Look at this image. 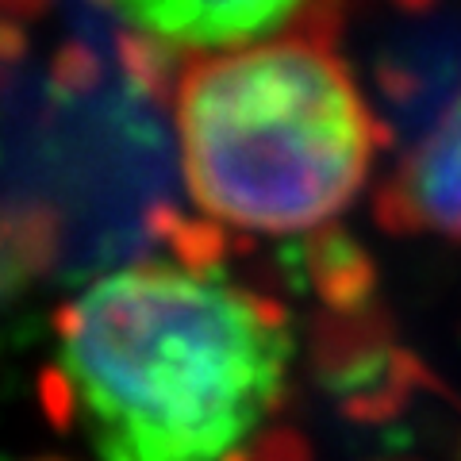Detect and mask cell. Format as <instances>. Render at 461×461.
I'll use <instances>...</instances> for the list:
<instances>
[{
  "label": "cell",
  "instance_id": "6da1fadb",
  "mask_svg": "<svg viewBox=\"0 0 461 461\" xmlns=\"http://www.w3.org/2000/svg\"><path fill=\"white\" fill-rule=\"evenodd\" d=\"M288 312L223 262L154 258L81 285L50 320L42 408L100 461H288Z\"/></svg>",
  "mask_w": 461,
  "mask_h": 461
},
{
  "label": "cell",
  "instance_id": "7a4b0ae2",
  "mask_svg": "<svg viewBox=\"0 0 461 461\" xmlns=\"http://www.w3.org/2000/svg\"><path fill=\"white\" fill-rule=\"evenodd\" d=\"M162 54L58 42L35 62L0 20V230L39 281H96L154 262H223L227 235L181 208Z\"/></svg>",
  "mask_w": 461,
  "mask_h": 461
},
{
  "label": "cell",
  "instance_id": "3957f363",
  "mask_svg": "<svg viewBox=\"0 0 461 461\" xmlns=\"http://www.w3.org/2000/svg\"><path fill=\"white\" fill-rule=\"evenodd\" d=\"M381 142L327 32L204 58L177 85L181 181L227 239L327 227L366 189Z\"/></svg>",
  "mask_w": 461,
  "mask_h": 461
},
{
  "label": "cell",
  "instance_id": "277c9868",
  "mask_svg": "<svg viewBox=\"0 0 461 461\" xmlns=\"http://www.w3.org/2000/svg\"><path fill=\"white\" fill-rule=\"evenodd\" d=\"M393 12L362 32V81L388 147L411 150L461 96V8L388 0Z\"/></svg>",
  "mask_w": 461,
  "mask_h": 461
},
{
  "label": "cell",
  "instance_id": "5b68a950",
  "mask_svg": "<svg viewBox=\"0 0 461 461\" xmlns=\"http://www.w3.org/2000/svg\"><path fill=\"white\" fill-rule=\"evenodd\" d=\"M377 212L388 230L461 242V96L411 150L400 154Z\"/></svg>",
  "mask_w": 461,
  "mask_h": 461
},
{
  "label": "cell",
  "instance_id": "8992f818",
  "mask_svg": "<svg viewBox=\"0 0 461 461\" xmlns=\"http://www.w3.org/2000/svg\"><path fill=\"white\" fill-rule=\"evenodd\" d=\"M142 35L162 47H239L293 23L308 0H115Z\"/></svg>",
  "mask_w": 461,
  "mask_h": 461
},
{
  "label": "cell",
  "instance_id": "52a82bcc",
  "mask_svg": "<svg viewBox=\"0 0 461 461\" xmlns=\"http://www.w3.org/2000/svg\"><path fill=\"white\" fill-rule=\"evenodd\" d=\"M35 281L39 277L32 273V266L23 262V254L12 247L8 235L0 230V320H8V315L23 304Z\"/></svg>",
  "mask_w": 461,
  "mask_h": 461
},
{
  "label": "cell",
  "instance_id": "ba28073f",
  "mask_svg": "<svg viewBox=\"0 0 461 461\" xmlns=\"http://www.w3.org/2000/svg\"><path fill=\"white\" fill-rule=\"evenodd\" d=\"M32 461H62V457H32Z\"/></svg>",
  "mask_w": 461,
  "mask_h": 461
}]
</instances>
